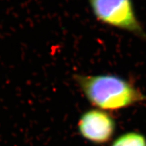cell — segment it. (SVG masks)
Returning <instances> with one entry per match:
<instances>
[{
    "label": "cell",
    "instance_id": "obj_1",
    "mask_svg": "<svg viewBox=\"0 0 146 146\" xmlns=\"http://www.w3.org/2000/svg\"><path fill=\"white\" fill-rule=\"evenodd\" d=\"M74 79L94 108L116 112L146 100V96L132 82L115 74H76Z\"/></svg>",
    "mask_w": 146,
    "mask_h": 146
},
{
    "label": "cell",
    "instance_id": "obj_4",
    "mask_svg": "<svg viewBox=\"0 0 146 146\" xmlns=\"http://www.w3.org/2000/svg\"><path fill=\"white\" fill-rule=\"evenodd\" d=\"M111 146H146V137L137 132H128L114 140Z\"/></svg>",
    "mask_w": 146,
    "mask_h": 146
},
{
    "label": "cell",
    "instance_id": "obj_2",
    "mask_svg": "<svg viewBox=\"0 0 146 146\" xmlns=\"http://www.w3.org/2000/svg\"><path fill=\"white\" fill-rule=\"evenodd\" d=\"M97 21L146 41V32L136 15L132 0H88Z\"/></svg>",
    "mask_w": 146,
    "mask_h": 146
},
{
    "label": "cell",
    "instance_id": "obj_3",
    "mask_svg": "<svg viewBox=\"0 0 146 146\" xmlns=\"http://www.w3.org/2000/svg\"><path fill=\"white\" fill-rule=\"evenodd\" d=\"M77 127L81 135L87 141L96 144H104L112 138L116 123L108 112L92 108L81 114Z\"/></svg>",
    "mask_w": 146,
    "mask_h": 146
}]
</instances>
